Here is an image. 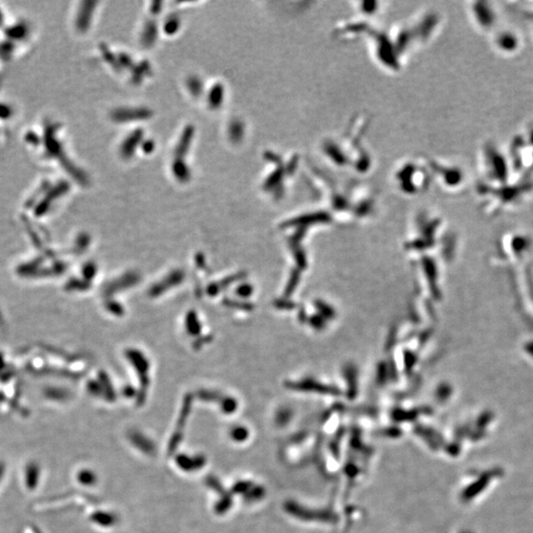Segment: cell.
I'll list each match as a JSON object with an SVG mask.
<instances>
[{
    "instance_id": "1",
    "label": "cell",
    "mask_w": 533,
    "mask_h": 533,
    "mask_svg": "<svg viewBox=\"0 0 533 533\" xmlns=\"http://www.w3.org/2000/svg\"><path fill=\"white\" fill-rule=\"evenodd\" d=\"M441 16L428 10L418 13L404 23L387 30L377 31L372 25L364 37L369 41L370 55L381 68L396 73L403 67L413 52L428 45L437 34Z\"/></svg>"
},
{
    "instance_id": "2",
    "label": "cell",
    "mask_w": 533,
    "mask_h": 533,
    "mask_svg": "<svg viewBox=\"0 0 533 533\" xmlns=\"http://www.w3.org/2000/svg\"><path fill=\"white\" fill-rule=\"evenodd\" d=\"M369 123L367 117L358 116L341 135L323 139L319 149L325 160L333 167L351 169L361 175L370 172L373 156L365 142Z\"/></svg>"
},
{
    "instance_id": "3",
    "label": "cell",
    "mask_w": 533,
    "mask_h": 533,
    "mask_svg": "<svg viewBox=\"0 0 533 533\" xmlns=\"http://www.w3.org/2000/svg\"><path fill=\"white\" fill-rule=\"evenodd\" d=\"M478 168L477 185L481 186L499 187L519 178L513 172L507 150L493 141L481 144L478 153Z\"/></svg>"
},
{
    "instance_id": "4",
    "label": "cell",
    "mask_w": 533,
    "mask_h": 533,
    "mask_svg": "<svg viewBox=\"0 0 533 533\" xmlns=\"http://www.w3.org/2000/svg\"><path fill=\"white\" fill-rule=\"evenodd\" d=\"M392 182L403 193L417 194L426 191L433 182L428 159H403L393 169Z\"/></svg>"
},
{
    "instance_id": "5",
    "label": "cell",
    "mask_w": 533,
    "mask_h": 533,
    "mask_svg": "<svg viewBox=\"0 0 533 533\" xmlns=\"http://www.w3.org/2000/svg\"><path fill=\"white\" fill-rule=\"evenodd\" d=\"M428 162L433 182H436L445 190L458 192L468 183L467 171L458 162L438 158H429Z\"/></svg>"
},
{
    "instance_id": "6",
    "label": "cell",
    "mask_w": 533,
    "mask_h": 533,
    "mask_svg": "<svg viewBox=\"0 0 533 533\" xmlns=\"http://www.w3.org/2000/svg\"><path fill=\"white\" fill-rule=\"evenodd\" d=\"M513 172L520 178L533 181V146L515 134L507 149Z\"/></svg>"
},
{
    "instance_id": "7",
    "label": "cell",
    "mask_w": 533,
    "mask_h": 533,
    "mask_svg": "<svg viewBox=\"0 0 533 533\" xmlns=\"http://www.w3.org/2000/svg\"><path fill=\"white\" fill-rule=\"evenodd\" d=\"M467 14L479 32L492 35L500 25V8L491 1H472L467 4Z\"/></svg>"
},
{
    "instance_id": "8",
    "label": "cell",
    "mask_w": 533,
    "mask_h": 533,
    "mask_svg": "<svg viewBox=\"0 0 533 533\" xmlns=\"http://www.w3.org/2000/svg\"><path fill=\"white\" fill-rule=\"evenodd\" d=\"M491 45L499 56L513 58L522 52L524 41L521 34L513 28L499 27L491 35Z\"/></svg>"
},
{
    "instance_id": "9",
    "label": "cell",
    "mask_w": 533,
    "mask_h": 533,
    "mask_svg": "<svg viewBox=\"0 0 533 533\" xmlns=\"http://www.w3.org/2000/svg\"><path fill=\"white\" fill-rule=\"evenodd\" d=\"M382 2L377 1H359L354 3V6L360 15L369 17L379 13L382 8Z\"/></svg>"
},
{
    "instance_id": "10",
    "label": "cell",
    "mask_w": 533,
    "mask_h": 533,
    "mask_svg": "<svg viewBox=\"0 0 533 533\" xmlns=\"http://www.w3.org/2000/svg\"><path fill=\"white\" fill-rule=\"evenodd\" d=\"M514 5V11L523 18V20L528 23V26L531 31L533 38V2H523V3H512Z\"/></svg>"
},
{
    "instance_id": "11",
    "label": "cell",
    "mask_w": 533,
    "mask_h": 533,
    "mask_svg": "<svg viewBox=\"0 0 533 533\" xmlns=\"http://www.w3.org/2000/svg\"><path fill=\"white\" fill-rule=\"evenodd\" d=\"M518 134L526 143L533 146V122L524 126Z\"/></svg>"
}]
</instances>
